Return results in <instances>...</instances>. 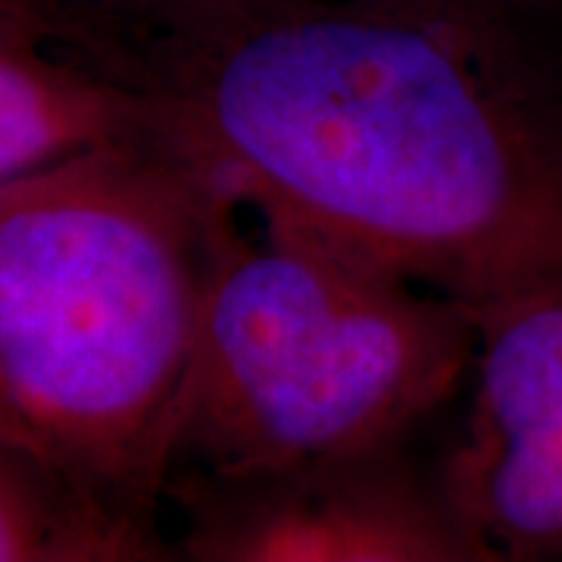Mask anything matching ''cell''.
<instances>
[{
	"label": "cell",
	"instance_id": "5",
	"mask_svg": "<svg viewBox=\"0 0 562 562\" xmlns=\"http://www.w3.org/2000/svg\"><path fill=\"white\" fill-rule=\"evenodd\" d=\"M179 553L198 562H482L443 501L394 450L250 479L191 475Z\"/></svg>",
	"mask_w": 562,
	"mask_h": 562
},
{
	"label": "cell",
	"instance_id": "10",
	"mask_svg": "<svg viewBox=\"0 0 562 562\" xmlns=\"http://www.w3.org/2000/svg\"><path fill=\"white\" fill-rule=\"evenodd\" d=\"M494 3H501L506 10H513V7H535V3H547V0H494Z\"/></svg>",
	"mask_w": 562,
	"mask_h": 562
},
{
	"label": "cell",
	"instance_id": "6",
	"mask_svg": "<svg viewBox=\"0 0 562 562\" xmlns=\"http://www.w3.org/2000/svg\"><path fill=\"white\" fill-rule=\"evenodd\" d=\"M162 140L150 85L0 38V191L60 166Z\"/></svg>",
	"mask_w": 562,
	"mask_h": 562
},
{
	"label": "cell",
	"instance_id": "4",
	"mask_svg": "<svg viewBox=\"0 0 562 562\" xmlns=\"http://www.w3.org/2000/svg\"><path fill=\"white\" fill-rule=\"evenodd\" d=\"M472 397L443 501L482 562L562 553V279L469 306Z\"/></svg>",
	"mask_w": 562,
	"mask_h": 562
},
{
	"label": "cell",
	"instance_id": "8",
	"mask_svg": "<svg viewBox=\"0 0 562 562\" xmlns=\"http://www.w3.org/2000/svg\"><path fill=\"white\" fill-rule=\"evenodd\" d=\"M91 22L147 76L162 47L241 16L262 0H76Z\"/></svg>",
	"mask_w": 562,
	"mask_h": 562
},
{
	"label": "cell",
	"instance_id": "1",
	"mask_svg": "<svg viewBox=\"0 0 562 562\" xmlns=\"http://www.w3.org/2000/svg\"><path fill=\"white\" fill-rule=\"evenodd\" d=\"M147 79L241 206L465 306L562 279V103L494 0H262Z\"/></svg>",
	"mask_w": 562,
	"mask_h": 562
},
{
	"label": "cell",
	"instance_id": "9",
	"mask_svg": "<svg viewBox=\"0 0 562 562\" xmlns=\"http://www.w3.org/2000/svg\"><path fill=\"white\" fill-rule=\"evenodd\" d=\"M0 38L81 57L116 76H135L132 60L76 0H0Z\"/></svg>",
	"mask_w": 562,
	"mask_h": 562
},
{
	"label": "cell",
	"instance_id": "2",
	"mask_svg": "<svg viewBox=\"0 0 562 562\" xmlns=\"http://www.w3.org/2000/svg\"><path fill=\"white\" fill-rule=\"evenodd\" d=\"M235 206L166 140L0 191V435L150 528Z\"/></svg>",
	"mask_w": 562,
	"mask_h": 562
},
{
	"label": "cell",
	"instance_id": "3",
	"mask_svg": "<svg viewBox=\"0 0 562 562\" xmlns=\"http://www.w3.org/2000/svg\"><path fill=\"white\" fill-rule=\"evenodd\" d=\"M257 220L247 235L232 213L210 269L176 469L250 479L394 450L469 375L472 310Z\"/></svg>",
	"mask_w": 562,
	"mask_h": 562
},
{
	"label": "cell",
	"instance_id": "7",
	"mask_svg": "<svg viewBox=\"0 0 562 562\" xmlns=\"http://www.w3.org/2000/svg\"><path fill=\"white\" fill-rule=\"evenodd\" d=\"M154 528L116 513L0 435V562L162 560Z\"/></svg>",
	"mask_w": 562,
	"mask_h": 562
}]
</instances>
